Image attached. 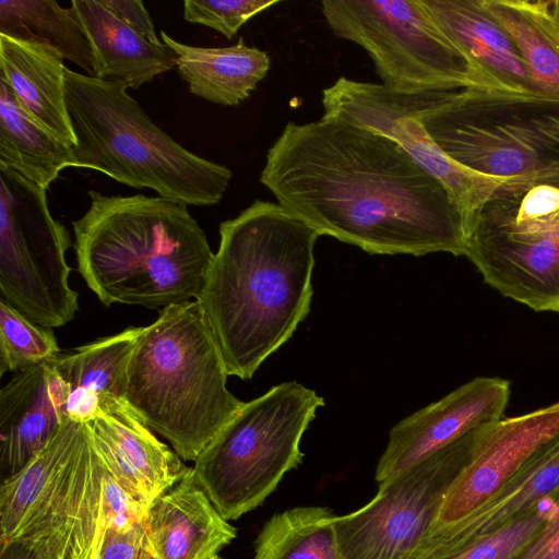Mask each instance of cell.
Here are the masks:
<instances>
[{
  "mask_svg": "<svg viewBox=\"0 0 559 559\" xmlns=\"http://www.w3.org/2000/svg\"><path fill=\"white\" fill-rule=\"evenodd\" d=\"M510 392L508 380L477 377L402 419L389 432L376 481L381 484L469 431L502 419Z\"/></svg>",
  "mask_w": 559,
  "mask_h": 559,
  "instance_id": "cell-13",
  "label": "cell"
},
{
  "mask_svg": "<svg viewBox=\"0 0 559 559\" xmlns=\"http://www.w3.org/2000/svg\"><path fill=\"white\" fill-rule=\"evenodd\" d=\"M162 41L177 56L176 66L191 94L224 106L247 99L270 69L269 55L245 44L228 47H198L177 41L164 31Z\"/></svg>",
  "mask_w": 559,
  "mask_h": 559,
  "instance_id": "cell-23",
  "label": "cell"
},
{
  "mask_svg": "<svg viewBox=\"0 0 559 559\" xmlns=\"http://www.w3.org/2000/svg\"><path fill=\"white\" fill-rule=\"evenodd\" d=\"M0 559H93L84 555L74 539L63 533L14 537L1 545Z\"/></svg>",
  "mask_w": 559,
  "mask_h": 559,
  "instance_id": "cell-32",
  "label": "cell"
},
{
  "mask_svg": "<svg viewBox=\"0 0 559 559\" xmlns=\"http://www.w3.org/2000/svg\"><path fill=\"white\" fill-rule=\"evenodd\" d=\"M212 559H223V558L217 555V556L213 557Z\"/></svg>",
  "mask_w": 559,
  "mask_h": 559,
  "instance_id": "cell-36",
  "label": "cell"
},
{
  "mask_svg": "<svg viewBox=\"0 0 559 559\" xmlns=\"http://www.w3.org/2000/svg\"><path fill=\"white\" fill-rule=\"evenodd\" d=\"M321 11L334 35L366 50L381 84L395 93L493 87L423 0H323Z\"/></svg>",
  "mask_w": 559,
  "mask_h": 559,
  "instance_id": "cell-9",
  "label": "cell"
},
{
  "mask_svg": "<svg viewBox=\"0 0 559 559\" xmlns=\"http://www.w3.org/2000/svg\"><path fill=\"white\" fill-rule=\"evenodd\" d=\"M67 228L48 209L46 190L0 166L1 298L44 328L70 322L79 295L70 287Z\"/></svg>",
  "mask_w": 559,
  "mask_h": 559,
  "instance_id": "cell-10",
  "label": "cell"
},
{
  "mask_svg": "<svg viewBox=\"0 0 559 559\" xmlns=\"http://www.w3.org/2000/svg\"><path fill=\"white\" fill-rule=\"evenodd\" d=\"M146 513L147 510L115 480L104 465L100 514L105 528L130 531L144 522Z\"/></svg>",
  "mask_w": 559,
  "mask_h": 559,
  "instance_id": "cell-33",
  "label": "cell"
},
{
  "mask_svg": "<svg viewBox=\"0 0 559 559\" xmlns=\"http://www.w3.org/2000/svg\"><path fill=\"white\" fill-rule=\"evenodd\" d=\"M514 559H559V510Z\"/></svg>",
  "mask_w": 559,
  "mask_h": 559,
  "instance_id": "cell-35",
  "label": "cell"
},
{
  "mask_svg": "<svg viewBox=\"0 0 559 559\" xmlns=\"http://www.w3.org/2000/svg\"><path fill=\"white\" fill-rule=\"evenodd\" d=\"M483 3L514 41L539 94L559 98V1Z\"/></svg>",
  "mask_w": 559,
  "mask_h": 559,
  "instance_id": "cell-24",
  "label": "cell"
},
{
  "mask_svg": "<svg viewBox=\"0 0 559 559\" xmlns=\"http://www.w3.org/2000/svg\"><path fill=\"white\" fill-rule=\"evenodd\" d=\"M441 29L496 88L540 95L507 31L483 0H423Z\"/></svg>",
  "mask_w": 559,
  "mask_h": 559,
  "instance_id": "cell-19",
  "label": "cell"
},
{
  "mask_svg": "<svg viewBox=\"0 0 559 559\" xmlns=\"http://www.w3.org/2000/svg\"><path fill=\"white\" fill-rule=\"evenodd\" d=\"M63 60L46 45L0 34V79L36 122L73 147L76 136L67 105Z\"/></svg>",
  "mask_w": 559,
  "mask_h": 559,
  "instance_id": "cell-21",
  "label": "cell"
},
{
  "mask_svg": "<svg viewBox=\"0 0 559 559\" xmlns=\"http://www.w3.org/2000/svg\"><path fill=\"white\" fill-rule=\"evenodd\" d=\"M60 348L51 329L40 326L0 299V372L20 370L52 360Z\"/></svg>",
  "mask_w": 559,
  "mask_h": 559,
  "instance_id": "cell-30",
  "label": "cell"
},
{
  "mask_svg": "<svg viewBox=\"0 0 559 559\" xmlns=\"http://www.w3.org/2000/svg\"><path fill=\"white\" fill-rule=\"evenodd\" d=\"M320 236L370 254L465 255V215L445 186L397 143L335 118L289 121L260 175Z\"/></svg>",
  "mask_w": 559,
  "mask_h": 559,
  "instance_id": "cell-1",
  "label": "cell"
},
{
  "mask_svg": "<svg viewBox=\"0 0 559 559\" xmlns=\"http://www.w3.org/2000/svg\"><path fill=\"white\" fill-rule=\"evenodd\" d=\"M323 397L298 382L242 403L194 461L192 473L219 514L237 520L260 507L302 462V436Z\"/></svg>",
  "mask_w": 559,
  "mask_h": 559,
  "instance_id": "cell-8",
  "label": "cell"
},
{
  "mask_svg": "<svg viewBox=\"0 0 559 559\" xmlns=\"http://www.w3.org/2000/svg\"><path fill=\"white\" fill-rule=\"evenodd\" d=\"M73 221L78 271L106 306L165 308L197 299L214 257L188 205L166 198L105 195Z\"/></svg>",
  "mask_w": 559,
  "mask_h": 559,
  "instance_id": "cell-3",
  "label": "cell"
},
{
  "mask_svg": "<svg viewBox=\"0 0 559 559\" xmlns=\"http://www.w3.org/2000/svg\"><path fill=\"white\" fill-rule=\"evenodd\" d=\"M558 510L559 490L499 531L444 552L412 559H514Z\"/></svg>",
  "mask_w": 559,
  "mask_h": 559,
  "instance_id": "cell-29",
  "label": "cell"
},
{
  "mask_svg": "<svg viewBox=\"0 0 559 559\" xmlns=\"http://www.w3.org/2000/svg\"><path fill=\"white\" fill-rule=\"evenodd\" d=\"M0 34L46 45L94 76L90 43L71 8L55 0H1Z\"/></svg>",
  "mask_w": 559,
  "mask_h": 559,
  "instance_id": "cell-26",
  "label": "cell"
},
{
  "mask_svg": "<svg viewBox=\"0 0 559 559\" xmlns=\"http://www.w3.org/2000/svg\"><path fill=\"white\" fill-rule=\"evenodd\" d=\"M197 300L163 308L143 326L127 370L126 402L185 461H195L242 403Z\"/></svg>",
  "mask_w": 559,
  "mask_h": 559,
  "instance_id": "cell-4",
  "label": "cell"
},
{
  "mask_svg": "<svg viewBox=\"0 0 559 559\" xmlns=\"http://www.w3.org/2000/svg\"><path fill=\"white\" fill-rule=\"evenodd\" d=\"M277 3L278 0H186L183 19L231 39L250 19Z\"/></svg>",
  "mask_w": 559,
  "mask_h": 559,
  "instance_id": "cell-31",
  "label": "cell"
},
{
  "mask_svg": "<svg viewBox=\"0 0 559 559\" xmlns=\"http://www.w3.org/2000/svg\"><path fill=\"white\" fill-rule=\"evenodd\" d=\"M72 160V146L36 122L0 79V166L47 190Z\"/></svg>",
  "mask_w": 559,
  "mask_h": 559,
  "instance_id": "cell-25",
  "label": "cell"
},
{
  "mask_svg": "<svg viewBox=\"0 0 559 559\" xmlns=\"http://www.w3.org/2000/svg\"><path fill=\"white\" fill-rule=\"evenodd\" d=\"M322 106L323 117L368 129L397 143L445 186L462 209L466 225L508 179L474 171L447 155L419 120L421 93L400 94L382 84L341 76L322 91Z\"/></svg>",
  "mask_w": 559,
  "mask_h": 559,
  "instance_id": "cell-12",
  "label": "cell"
},
{
  "mask_svg": "<svg viewBox=\"0 0 559 559\" xmlns=\"http://www.w3.org/2000/svg\"><path fill=\"white\" fill-rule=\"evenodd\" d=\"M559 490V436L465 516L430 528L411 558L444 552L511 524ZM409 558V559H411Z\"/></svg>",
  "mask_w": 559,
  "mask_h": 559,
  "instance_id": "cell-17",
  "label": "cell"
},
{
  "mask_svg": "<svg viewBox=\"0 0 559 559\" xmlns=\"http://www.w3.org/2000/svg\"><path fill=\"white\" fill-rule=\"evenodd\" d=\"M85 427L109 474L146 510L190 468L126 401L109 405Z\"/></svg>",
  "mask_w": 559,
  "mask_h": 559,
  "instance_id": "cell-15",
  "label": "cell"
},
{
  "mask_svg": "<svg viewBox=\"0 0 559 559\" xmlns=\"http://www.w3.org/2000/svg\"><path fill=\"white\" fill-rule=\"evenodd\" d=\"M103 4L142 37L154 44L163 43L157 37L152 19L142 1L103 0Z\"/></svg>",
  "mask_w": 559,
  "mask_h": 559,
  "instance_id": "cell-34",
  "label": "cell"
},
{
  "mask_svg": "<svg viewBox=\"0 0 559 559\" xmlns=\"http://www.w3.org/2000/svg\"><path fill=\"white\" fill-rule=\"evenodd\" d=\"M219 237L195 300L228 376L248 380L310 311L320 235L278 202L257 200L222 222Z\"/></svg>",
  "mask_w": 559,
  "mask_h": 559,
  "instance_id": "cell-2",
  "label": "cell"
},
{
  "mask_svg": "<svg viewBox=\"0 0 559 559\" xmlns=\"http://www.w3.org/2000/svg\"><path fill=\"white\" fill-rule=\"evenodd\" d=\"M484 426L379 484L376 496L361 508L336 515L343 559H409Z\"/></svg>",
  "mask_w": 559,
  "mask_h": 559,
  "instance_id": "cell-11",
  "label": "cell"
},
{
  "mask_svg": "<svg viewBox=\"0 0 559 559\" xmlns=\"http://www.w3.org/2000/svg\"><path fill=\"white\" fill-rule=\"evenodd\" d=\"M142 328L128 326L53 359L69 385L71 420L90 423L110 404L126 401L128 364Z\"/></svg>",
  "mask_w": 559,
  "mask_h": 559,
  "instance_id": "cell-22",
  "label": "cell"
},
{
  "mask_svg": "<svg viewBox=\"0 0 559 559\" xmlns=\"http://www.w3.org/2000/svg\"><path fill=\"white\" fill-rule=\"evenodd\" d=\"M53 359L15 372L0 391L2 480L17 474L71 420L69 385Z\"/></svg>",
  "mask_w": 559,
  "mask_h": 559,
  "instance_id": "cell-16",
  "label": "cell"
},
{
  "mask_svg": "<svg viewBox=\"0 0 559 559\" xmlns=\"http://www.w3.org/2000/svg\"><path fill=\"white\" fill-rule=\"evenodd\" d=\"M465 257L502 296L559 313V167L499 185L467 222Z\"/></svg>",
  "mask_w": 559,
  "mask_h": 559,
  "instance_id": "cell-6",
  "label": "cell"
},
{
  "mask_svg": "<svg viewBox=\"0 0 559 559\" xmlns=\"http://www.w3.org/2000/svg\"><path fill=\"white\" fill-rule=\"evenodd\" d=\"M64 82L76 136L72 167L94 169L187 205L221 202L230 169L177 143L151 120L127 86L68 68Z\"/></svg>",
  "mask_w": 559,
  "mask_h": 559,
  "instance_id": "cell-5",
  "label": "cell"
},
{
  "mask_svg": "<svg viewBox=\"0 0 559 559\" xmlns=\"http://www.w3.org/2000/svg\"><path fill=\"white\" fill-rule=\"evenodd\" d=\"M71 9L90 43L95 78L138 90L176 66L168 45L148 41L102 1L73 0Z\"/></svg>",
  "mask_w": 559,
  "mask_h": 559,
  "instance_id": "cell-20",
  "label": "cell"
},
{
  "mask_svg": "<svg viewBox=\"0 0 559 559\" xmlns=\"http://www.w3.org/2000/svg\"><path fill=\"white\" fill-rule=\"evenodd\" d=\"M558 436L559 402L481 427L469 460L448 488L430 528L450 524L479 507Z\"/></svg>",
  "mask_w": 559,
  "mask_h": 559,
  "instance_id": "cell-14",
  "label": "cell"
},
{
  "mask_svg": "<svg viewBox=\"0 0 559 559\" xmlns=\"http://www.w3.org/2000/svg\"><path fill=\"white\" fill-rule=\"evenodd\" d=\"M419 120L459 164L509 178L559 167V98L466 86L421 93Z\"/></svg>",
  "mask_w": 559,
  "mask_h": 559,
  "instance_id": "cell-7",
  "label": "cell"
},
{
  "mask_svg": "<svg viewBox=\"0 0 559 559\" xmlns=\"http://www.w3.org/2000/svg\"><path fill=\"white\" fill-rule=\"evenodd\" d=\"M144 532L155 559H212L237 535L198 484L192 467L151 504Z\"/></svg>",
  "mask_w": 559,
  "mask_h": 559,
  "instance_id": "cell-18",
  "label": "cell"
},
{
  "mask_svg": "<svg viewBox=\"0 0 559 559\" xmlns=\"http://www.w3.org/2000/svg\"><path fill=\"white\" fill-rule=\"evenodd\" d=\"M85 435V424L70 420L17 474L0 488L1 545L13 538L36 502L69 464Z\"/></svg>",
  "mask_w": 559,
  "mask_h": 559,
  "instance_id": "cell-27",
  "label": "cell"
},
{
  "mask_svg": "<svg viewBox=\"0 0 559 559\" xmlns=\"http://www.w3.org/2000/svg\"><path fill=\"white\" fill-rule=\"evenodd\" d=\"M336 515L328 507H295L265 522L254 540L253 559H343Z\"/></svg>",
  "mask_w": 559,
  "mask_h": 559,
  "instance_id": "cell-28",
  "label": "cell"
}]
</instances>
